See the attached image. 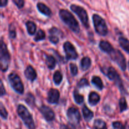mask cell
<instances>
[{
  "label": "cell",
  "instance_id": "obj_1",
  "mask_svg": "<svg viewBox=\"0 0 129 129\" xmlns=\"http://www.w3.org/2000/svg\"><path fill=\"white\" fill-rule=\"evenodd\" d=\"M59 15L63 22L74 32H79L80 28L79 23L73 15L66 10H61L59 11Z\"/></svg>",
  "mask_w": 129,
  "mask_h": 129
},
{
  "label": "cell",
  "instance_id": "obj_2",
  "mask_svg": "<svg viewBox=\"0 0 129 129\" xmlns=\"http://www.w3.org/2000/svg\"><path fill=\"white\" fill-rule=\"evenodd\" d=\"M10 62V54L5 42L0 40V70L5 72L8 70Z\"/></svg>",
  "mask_w": 129,
  "mask_h": 129
},
{
  "label": "cell",
  "instance_id": "obj_3",
  "mask_svg": "<svg viewBox=\"0 0 129 129\" xmlns=\"http://www.w3.org/2000/svg\"><path fill=\"white\" fill-rule=\"evenodd\" d=\"M18 114L20 117V118L23 120L25 124L29 129H35V125L34 123V119L28 110L27 108L23 105H20L18 107Z\"/></svg>",
  "mask_w": 129,
  "mask_h": 129
},
{
  "label": "cell",
  "instance_id": "obj_4",
  "mask_svg": "<svg viewBox=\"0 0 129 129\" xmlns=\"http://www.w3.org/2000/svg\"><path fill=\"white\" fill-rule=\"evenodd\" d=\"M93 20L96 31L102 36L107 35L108 34V27L104 19L97 14H94L93 16Z\"/></svg>",
  "mask_w": 129,
  "mask_h": 129
},
{
  "label": "cell",
  "instance_id": "obj_5",
  "mask_svg": "<svg viewBox=\"0 0 129 129\" xmlns=\"http://www.w3.org/2000/svg\"><path fill=\"white\" fill-rule=\"evenodd\" d=\"M9 82L13 89L19 94H23L24 91V87L21 79L16 73H11L8 76Z\"/></svg>",
  "mask_w": 129,
  "mask_h": 129
},
{
  "label": "cell",
  "instance_id": "obj_6",
  "mask_svg": "<svg viewBox=\"0 0 129 129\" xmlns=\"http://www.w3.org/2000/svg\"><path fill=\"white\" fill-rule=\"evenodd\" d=\"M107 76L108 78L111 80L113 81L115 83L116 85L118 87L120 90L121 91L122 93H126L125 89L124 86H123L122 80L121 79L120 76L118 74L115 69L112 67H110L108 69L107 72Z\"/></svg>",
  "mask_w": 129,
  "mask_h": 129
},
{
  "label": "cell",
  "instance_id": "obj_7",
  "mask_svg": "<svg viewBox=\"0 0 129 129\" xmlns=\"http://www.w3.org/2000/svg\"><path fill=\"white\" fill-rule=\"evenodd\" d=\"M71 9L73 12L75 13L78 17L80 19L81 21L85 27H89V23H88V16L86 11L83 8L78 6L76 5H72L71 6Z\"/></svg>",
  "mask_w": 129,
  "mask_h": 129
},
{
  "label": "cell",
  "instance_id": "obj_8",
  "mask_svg": "<svg viewBox=\"0 0 129 129\" xmlns=\"http://www.w3.org/2000/svg\"><path fill=\"white\" fill-rule=\"evenodd\" d=\"M110 55L113 61H115L118 64V66L120 68L122 71H125L127 68V66H126L125 58L124 55L122 54V53L120 50L115 49Z\"/></svg>",
  "mask_w": 129,
  "mask_h": 129
},
{
  "label": "cell",
  "instance_id": "obj_9",
  "mask_svg": "<svg viewBox=\"0 0 129 129\" xmlns=\"http://www.w3.org/2000/svg\"><path fill=\"white\" fill-rule=\"evenodd\" d=\"M67 115L69 121L71 122V124L73 125H79L81 120V115L79 110L76 108L71 107L69 108L67 112Z\"/></svg>",
  "mask_w": 129,
  "mask_h": 129
},
{
  "label": "cell",
  "instance_id": "obj_10",
  "mask_svg": "<svg viewBox=\"0 0 129 129\" xmlns=\"http://www.w3.org/2000/svg\"><path fill=\"white\" fill-rule=\"evenodd\" d=\"M64 49L65 50L66 58L68 60L76 59L78 58V53H77L75 48L71 43L69 42H66L64 43Z\"/></svg>",
  "mask_w": 129,
  "mask_h": 129
},
{
  "label": "cell",
  "instance_id": "obj_11",
  "mask_svg": "<svg viewBox=\"0 0 129 129\" xmlns=\"http://www.w3.org/2000/svg\"><path fill=\"white\" fill-rule=\"evenodd\" d=\"M40 111L45 118V119L48 122H51L54 119L55 114H54L52 110L49 107L45 105H43L42 107H40Z\"/></svg>",
  "mask_w": 129,
  "mask_h": 129
},
{
  "label": "cell",
  "instance_id": "obj_12",
  "mask_svg": "<svg viewBox=\"0 0 129 129\" xmlns=\"http://www.w3.org/2000/svg\"><path fill=\"white\" fill-rule=\"evenodd\" d=\"M59 96H60V93L57 89H51L48 93L47 100L52 104L57 103L59 101Z\"/></svg>",
  "mask_w": 129,
  "mask_h": 129
},
{
  "label": "cell",
  "instance_id": "obj_13",
  "mask_svg": "<svg viewBox=\"0 0 129 129\" xmlns=\"http://www.w3.org/2000/svg\"><path fill=\"white\" fill-rule=\"evenodd\" d=\"M25 77L31 81H34L37 78L36 71L31 66H28L26 68V70L25 71Z\"/></svg>",
  "mask_w": 129,
  "mask_h": 129
},
{
  "label": "cell",
  "instance_id": "obj_14",
  "mask_svg": "<svg viewBox=\"0 0 129 129\" xmlns=\"http://www.w3.org/2000/svg\"><path fill=\"white\" fill-rule=\"evenodd\" d=\"M100 47L103 52L108 54H110L115 50L113 46L108 42L104 41V40H102V41L100 42Z\"/></svg>",
  "mask_w": 129,
  "mask_h": 129
},
{
  "label": "cell",
  "instance_id": "obj_15",
  "mask_svg": "<svg viewBox=\"0 0 129 129\" xmlns=\"http://www.w3.org/2000/svg\"><path fill=\"white\" fill-rule=\"evenodd\" d=\"M100 97L98 93L95 92H91L89 94L88 101H89V103L91 106L96 105L100 102Z\"/></svg>",
  "mask_w": 129,
  "mask_h": 129
},
{
  "label": "cell",
  "instance_id": "obj_16",
  "mask_svg": "<svg viewBox=\"0 0 129 129\" xmlns=\"http://www.w3.org/2000/svg\"><path fill=\"white\" fill-rule=\"evenodd\" d=\"M37 6L38 10H39L42 14H44V15L48 16L51 15V10H50V8H49V7H47L46 5H44V3H39L37 4Z\"/></svg>",
  "mask_w": 129,
  "mask_h": 129
},
{
  "label": "cell",
  "instance_id": "obj_17",
  "mask_svg": "<svg viewBox=\"0 0 129 129\" xmlns=\"http://www.w3.org/2000/svg\"><path fill=\"white\" fill-rule=\"evenodd\" d=\"M83 114L84 118L86 121L91 120L93 117V113L86 107L84 105L83 108Z\"/></svg>",
  "mask_w": 129,
  "mask_h": 129
},
{
  "label": "cell",
  "instance_id": "obj_18",
  "mask_svg": "<svg viewBox=\"0 0 129 129\" xmlns=\"http://www.w3.org/2000/svg\"><path fill=\"white\" fill-rule=\"evenodd\" d=\"M118 42L121 47L129 54V40L128 39L121 37L118 39Z\"/></svg>",
  "mask_w": 129,
  "mask_h": 129
},
{
  "label": "cell",
  "instance_id": "obj_19",
  "mask_svg": "<svg viewBox=\"0 0 129 129\" xmlns=\"http://www.w3.org/2000/svg\"><path fill=\"white\" fill-rule=\"evenodd\" d=\"M91 64V59L88 57H85L83 58L81 61V69L83 71H86L90 68Z\"/></svg>",
  "mask_w": 129,
  "mask_h": 129
},
{
  "label": "cell",
  "instance_id": "obj_20",
  "mask_svg": "<svg viewBox=\"0 0 129 129\" xmlns=\"http://www.w3.org/2000/svg\"><path fill=\"white\" fill-rule=\"evenodd\" d=\"M46 64L48 68L50 69H54L55 67L56 61L54 57L52 55H47L46 56Z\"/></svg>",
  "mask_w": 129,
  "mask_h": 129
},
{
  "label": "cell",
  "instance_id": "obj_21",
  "mask_svg": "<svg viewBox=\"0 0 129 129\" xmlns=\"http://www.w3.org/2000/svg\"><path fill=\"white\" fill-rule=\"evenodd\" d=\"M26 26L28 34L31 35H34L35 33V31H36V25H35L34 22H32V21H29L26 23Z\"/></svg>",
  "mask_w": 129,
  "mask_h": 129
},
{
  "label": "cell",
  "instance_id": "obj_22",
  "mask_svg": "<svg viewBox=\"0 0 129 129\" xmlns=\"http://www.w3.org/2000/svg\"><path fill=\"white\" fill-rule=\"evenodd\" d=\"M92 83L98 88V89H102L103 88V84L100 78L98 76H94L92 78Z\"/></svg>",
  "mask_w": 129,
  "mask_h": 129
},
{
  "label": "cell",
  "instance_id": "obj_23",
  "mask_svg": "<svg viewBox=\"0 0 129 129\" xmlns=\"http://www.w3.org/2000/svg\"><path fill=\"white\" fill-rule=\"evenodd\" d=\"M94 127L95 129H107L106 123L101 119H97L94 121Z\"/></svg>",
  "mask_w": 129,
  "mask_h": 129
},
{
  "label": "cell",
  "instance_id": "obj_24",
  "mask_svg": "<svg viewBox=\"0 0 129 129\" xmlns=\"http://www.w3.org/2000/svg\"><path fill=\"white\" fill-rule=\"evenodd\" d=\"M119 106H120V110L121 112H123L127 110L128 108V106H127V103L126 99L124 97H122L120 99L119 101Z\"/></svg>",
  "mask_w": 129,
  "mask_h": 129
},
{
  "label": "cell",
  "instance_id": "obj_25",
  "mask_svg": "<svg viewBox=\"0 0 129 129\" xmlns=\"http://www.w3.org/2000/svg\"><path fill=\"white\" fill-rule=\"evenodd\" d=\"M62 80V75L59 71H57L54 74V81L57 85L60 84Z\"/></svg>",
  "mask_w": 129,
  "mask_h": 129
},
{
  "label": "cell",
  "instance_id": "obj_26",
  "mask_svg": "<svg viewBox=\"0 0 129 129\" xmlns=\"http://www.w3.org/2000/svg\"><path fill=\"white\" fill-rule=\"evenodd\" d=\"M45 38V32L43 31L42 30H39L38 32L37 33L36 36L34 38V40L36 42L40 41V40H44Z\"/></svg>",
  "mask_w": 129,
  "mask_h": 129
},
{
  "label": "cell",
  "instance_id": "obj_27",
  "mask_svg": "<svg viewBox=\"0 0 129 129\" xmlns=\"http://www.w3.org/2000/svg\"><path fill=\"white\" fill-rule=\"evenodd\" d=\"M8 112L1 102H0V116L4 119H6L8 117Z\"/></svg>",
  "mask_w": 129,
  "mask_h": 129
},
{
  "label": "cell",
  "instance_id": "obj_28",
  "mask_svg": "<svg viewBox=\"0 0 129 129\" xmlns=\"http://www.w3.org/2000/svg\"><path fill=\"white\" fill-rule=\"evenodd\" d=\"M74 98L76 102L77 103H78V104H81L84 101V97H83V96L81 95V94H79L77 92H75L74 93Z\"/></svg>",
  "mask_w": 129,
  "mask_h": 129
},
{
  "label": "cell",
  "instance_id": "obj_29",
  "mask_svg": "<svg viewBox=\"0 0 129 129\" xmlns=\"http://www.w3.org/2000/svg\"><path fill=\"white\" fill-rule=\"evenodd\" d=\"M9 34H10V37L11 39H14L16 37V30H15V27L12 24L10 25L9 28Z\"/></svg>",
  "mask_w": 129,
  "mask_h": 129
},
{
  "label": "cell",
  "instance_id": "obj_30",
  "mask_svg": "<svg viewBox=\"0 0 129 129\" xmlns=\"http://www.w3.org/2000/svg\"><path fill=\"white\" fill-rule=\"evenodd\" d=\"M89 86V83H88V80L85 78H83V79H81L80 80V81L78 83V88H83V87L84 86Z\"/></svg>",
  "mask_w": 129,
  "mask_h": 129
},
{
  "label": "cell",
  "instance_id": "obj_31",
  "mask_svg": "<svg viewBox=\"0 0 129 129\" xmlns=\"http://www.w3.org/2000/svg\"><path fill=\"white\" fill-rule=\"evenodd\" d=\"M70 69L71 72V74H73V76H76L78 74V68H77L76 64L71 63V64H70Z\"/></svg>",
  "mask_w": 129,
  "mask_h": 129
},
{
  "label": "cell",
  "instance_id": "obj_32",
  "mask_svg": "<svg viewBox=\"0 0 129 129\" xmlns=\"http://www.w3.org/2000/svg\"><path fill=\"white\" fill-rule=\"evenodd\" d=\"M32 94H27V96H26V103H28V105H30L32 106L33 105H34V102H35V98H32V99H30L31 98V96Z\"/></svg>",
  "mask_w": 129,
  "mask_h": 129
},
{
  "label": "cell",
  "instance_id": "obj_33",
  "mask_svg": "<svg viewBox=\"0 0 129 129\" xmlns=\"http://www.w3.org/2000/svg\"><path fill=\"white\" fill-rule=\"evenodd\" d=\"M113 127L114 129H123L122 123L120 122H115L113 123Z\"/></svg>",
  "mask_w": 129,
  "mask_h": 129
},
{
  "label": "cell",
  "instance_id": "obj_34",
  "mask_svg": "<svg viewBox=\"0 0 129 129\" xmlns=\"http://www.w3.org/2000/svg\"><path fill=\"white\" fill-rule=\"evenodd\" d=\"M13 2L19 8H21L24 6V4H25L24 1H22V0H14V1H13Z\"/></svg>",
  "mask_w": 129,
  "mask_h": 129
},
{
  "label": "cell",
  "instance_id": "obj_35",
  "mask_svg": "<svg viewBox=\"0 0 129 129\" xmlns=\"http://www.w3.org/2000/svg\"><path fill=\"white\" fill-rule=\"evenodd\" d=\"M6 94V90H5V86L3 83L2 81L0 79V96H3Z\"/></svg>",
  "mask_w": 129,
  "mask_h": 129
},
{
  "label": "cell",
  "instance_id": "obj_36",
  "mask_svg": "<svg viewBox=\"0 0 129 129\" xmlns=\"http://www.w3.org/2000/svg\"><path fill=\"white\" fill-rule=\"evenodd\" d=\"M49 40L51 42L54 43V44H57L59 42V37H58L55 36V35H50L49 37Z\"/></svg>",
  "mask_w": 129,
  "mask_h": 129
},
{
  "label": "cell",
  "instance_id": "obj_37",
  "mask_svg": "<svg viewBox=\"0 0 129 129\" xmlns=\"http://www.w3.org/2000/svg\"><path fill=\"white\" fill-rule=\"evenodd\" d=\"M8 4L7 0H0V7L5 6Z\"/></svg>",
  "mask_w": 129,
  "mask_h": 129
},
{
  "label": "cell",
  "instance_id": "obj_38",
  "mask_svg": "<svg viewBox=\"0 0 129 129\" xmlns=\"http://www.w3.org/2000/svg\"><path fill=\"white\" fill-rule=\"evenodd\" d=\"M67 129H76V128L73 125H72L71 123H69V125L67 126Z\"/></svg>",
  "mask_w": 129,
  "mask_h": 129
},
{
  "label": "cell",
  "instance_id": "obj_39",
  "mask_svg": "<svg viewBox=\"0 0 129 129\" xmlns=\"http://www.w3.org/2000/svg\"><path fill=\"white\" fill-rule=\"evenodd\" d=\"M123 129H129V125L127 124V123H126L125 125L123 127Z\"/></svg>",
  "mask_w": 129,
  "mask_h": 129
},
{
  "label": "cell",
  "instance_id": "obj_40",
  "mask_svg": "<svg viewBox=\"0 0 129 129\" xmlns=\"http://www.w3.org/2000/svg\"><path fill=\"white\" fill-rule=\"evenodd\" d=\"M128 68H129V62H128Z\"/></svg>",
  "mask_w": 129,
  "mask_h": 129
},
{
  "label": "cell",
  "instance_id": "obj_41",
  "mask_svg": "<svg viewBox=\"0 0 129 129\" xmlns=\"http://www.w3.org/2000/svg\"><path fill=\"white\" fill-rule=\"evenodd\" d=\"M0 129H1V128H0Z\"/></svg>",
  "mask_w": 129,
  "mask_h": 129
}]
</instances>
